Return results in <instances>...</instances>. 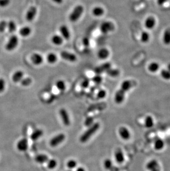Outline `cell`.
<instances>
[{
    "instance_id": "49",
    "label": "cell",
    "mask_w": 170,
    "mask_h": 171,
    "mask_svg": "<svg viewBox=\"0 0 170 171\" xmlns=\"http://www.w3.org/2000/svg\"><path fill=\"white\" fill-rule=\"evenodd\" d=\"M76 171H85V168H83V167H78L77 169H76Z\"/></svg>"
},
{
    "instance_id": "15",
    "label": "cell",
    "mask_w": 170,
    "mask_h": 171,
    "mask_svg": "<svg viewBox=\"0 0 170 171\" xmlns=\"http://www.w3.org/2000/svg\"><path fill=\"white\" fill-rule=\"evenodd\" d=\"M60 33L63 39L69 40L70 37V33L68 27L66 25H62L59 28Z\"/></svg>"
},
{
    "instance_id": "8",
    "label": "cell",
    "mask_w": 170,
    "mask_h": 171,
    "mask_svg": "<svg viewBox=\"0 0 170 171\" xmlns=\"http://www.w3.org/2000/svg\"><path fill=\"white\" fill-rule=\"evenodd\" d=\"M60 56L63 59L69 61L72 63H73L77 60V57L74 54L68 51H62L60 53Z\"/></svg>"
},
{
    "instance_id": "19",
    "label": "cell",
    "mask_w": 170,
    "mask_h": 171,
    "mask_svg": "<svg viewBox=\"0 0 170 171\" xmlns=\"http://www.w3.org/2000/svg\"><path fill=\"white\" fill-rule=\"evenodd\" d=\"M159 167V164L156 160L153 159L149 161L146 164V169L148 171H151Z\"/></svg>"
},
{
    "instance_id": "27",
    "label": "cell",
    "mask_w": 170,
    "mask_h": 171,
    "mask_svg": "<svg viewBox=\"0 0 170 171\" xmlns=\"http://www.w3.org/2000/svg\"><path fill=\"white\" fill-rule=\"evenodd\" d=\"M43 135V131L42 130L38 129L35 130L30 135V138L33 141H36Z\"/></svg>"
},
{
    "instance_id": "26",
    "label": "cell",
    "mask_w": 170,
    "mask_h": 171,
    "mask_svg": "<svg viewBox=\"0 0 170 171\" xmlns=\"http://www.w3.org/2000/svg\"><path fill=\"white\" fill-rule=\"evenodd\" d=\"M92 13L96 17H100L104 15L105 10L100 6H96L93 9Z\"/></svg>"
},
{
    "instance_id": "3",
    "label": "cell",
    "mask_w": 170,
    "mask_h": 171,
    "mask_svg": "<svg viewBox=\"0 0 170 171\" xmlns=\"http://www.w3.org/2000/svg\"><path fill=\"white\" fill-rule=\"evenodd\" d=\"M19 40L18 37L16 35H12L5 45V49L7 51H11L15 50L18 46Z\"/></svg>"
},
{
    "instance_id": "42",
    "label": "cell",
    "mask_w": 170,
    "mask_h": 171,
    "mask_svg": "<svg viewBox=\"0 0 170 171\" xmlns=\"http://www.w3.org/2000/svg\"><path fill=\"white\" fill-rule=\"evenodd\" d=\"M107 95V93L105 90H99L98 93H97V98L99 99H104Z\"/></svg>"
},
{
    "instance_id": "43",
    "label": "cell",
    "mask_w": 170,
    "mask_h": 171,
    "mask_svg": "<svg viewBox=\"0 0 170 171\" xmlns=\"http://www.w3.org/2000/svg\"><path fill=\"white\" fill-rule=\"evenodd\" d=\"M92 81L96 84H99L102 82V78L100 75H96L92 78Z\"/></svg>"
},
{
    "instance_id": "12",
    "label": "cell",
    "mask_w": 170,
    "mask_h": 171,
    "mask_svg": "<svg viewBox=\"0 0 170 171\" xmlns=\"http://www.w3.org/2000/svg\"><path fill=\"white\" fill-rule=\"evenodd\" d=\"M114 158L116 162L119 164H122L124 162V154L120 148H118L114 152Z\"/></svg>"
},
{
    "instance_id": "5",
    "label": "cell",
    "mask_w": 170,
    "mask_h": 171,
    "mask_svg": "<svg viewBox=\"0 0 170 171\" xmlns=\"http://www.w3.org/2000/svg\"><path fill=\"white\" fill-rule=\"evenodd\" d=\"M114 25L110 21H106L103 22L100 26L101 32L103 34H107L109 32H112L114 30Z\"/></svg>"
},
{
    "instance_id": "18",
    "label": "cell",
    "mask_w": 170,
    "mask_h": 171,
    "mask_svg": "<svg viewBox=\"0 0 170 171\" xmlns=\"http://www.w3.org/2000/svg\"><path fill=\"white\" fill-rule=\"evenodd\" d=\"M125 94L121 92L119 90H117L114 95V102L117 104H120L123 103L125 99Z\"/></svg>"
},
{
    "instance_id": "7",
    "label": "cell",
    "mask_w": 170,
    "mask_h": 171,
    "mask_svg": "<svg viewBox=\"0 0 170 171\" xmlns=\"http://www.w3.org/2000/svg\"><path fill=\"white\" fill-rule=\"evenodd\" d=\"M118 134L120 138L127 141L131 137V134L129 130L125 126H121L118 129Z\"/></svg>"
},
{
    "instance_id": "31",
    "label": "cell",
    "mask_w": 170,
    "mask_h": 171,
    "mask_svg": "<svg viewBox=\"0 0 170 171\" xmlns=\"http://www.w3.org/2000/svg\"><path fill=\"white\" fill-rule=\"evenodd\" d=\"M46 59L49 63L54 64L58 60V57L55 54H54L53 53H50L47 55Z\"/></svg>"
},
{
    "instance_id": "36",
    "label": "cell",
    "mask_w": 170,
    "mask_h": 171,
    "mask_svg": "<svg viewBox=\"0 0 170 171\" xmlns=\"http://www.w3.org/2000/svg\"><path fill=\"white\" fill-rule=\"evenodd\" d=\"M20 82L22 85L23 86H28L32 84V80L30 77H25V78H23Z\"/></svg>"
},
{
    "instance_id": "37",
    "label": "cell",
    "mask_w": 170,
    "mask_h": 171,
    "mask_svg": "<svg viewBox=\"0 0 170 171\" xmlns=\"http://www.w3.org/2000/svg\"><path fill=\"white\" fill-rule=\"evenodd\" d=\"M56 166H57V162L54 159H52V160H49L48 163H47L48 168L50 170L54 169L56 167Z\"/></svg>"
},
{
    "instance_id": "32",
    "label": "cell",
    "mask_w": 170,
    "mask_h": 171,
    "mask_svg": "<svg viewBox=\"0 0 170 171\" xmlns=\"http://www.w3.org/2000/svg\"><path fill=\"white\" fill-rule=\"evenodd\" d=\"M150 38L149 33L146 31H144L140 35V41L144 43H148L150 40Z\"/></svg>"
},
{
    "instance_id": "22",
    "label": "cell",
    "mask_w": 170,
    "mask_h": 171,
    "mask_svg": "<svg viewBox=\"0 0 170 171\" xmlns=\"http://www.w3.org/2000/svg\"><path fill=\"white\" fill-rule=\"evenodd\" d=\"M162 41L165 45H170V28H167L165 30L162 36Z\"/></svg>"
},
{
    "instance_id": "16",
    "label": "cell",
    "mask_w": 170,
    "mask_h": 171,
    "mask_svg": "<svg viewBox=\"0 0 170 171\" xmlns=\"http://www.w3.org/2000/svg\"><path fill=\"white\" fill-rule=\"evenodd\" d=\"M32 63L36 65H39L43 63V58L42 55L38 53H34L31 56Z\"/></svg>"
},
{
    "instance_id": "25",
    "label": "cell",
    "mask_w": 170,
    "mask_h": 171,
    "mask_svg": "<svg viewBox=\"0 0 170 171\" xmlns=\"http://www.w3.org/2000/svg\"><path fill=\"white\" fill-rule=\"evenodd\" d=\"M19 34L23 37H27L32 33V29L29 27L26 26L21 28L19 30Z\"/></svg>"
},
{
    "instance_id": "45",
    "label": "cell",
    "mask_w": 170,
    "mask_h": 171,
    "mask_svg": "<svg viewBox=\"0 0 170 171\" xmlns=\"http://www.w3.org/2000/svg\"><path fill=\"white\" fill-rule=\"evenodd\" d=\"M89 84H90V81L89 79H86L83 81V82L81 84V86L83 88H87L89 86Z\"/></svg>"
},
{
    "instance_id": "33",
    "label": "cell",
    "mask_w": 170,
    "mask_h": 171,
    "mask_svg": "<svg viewBox=\"0 0 170 171\" xmlns=\"http://www.w3.org/2000/svg\"><path fill=\"white\" fill-rule=\"evenodd\" d=\"M106 73L109 76H110L112 77H116L119 76L120 74L119 70L116 69H109L106 71Z\"/></svg>"
},
{
    "instance_id": "39",
    "label": "cell",
    "mask_w": 170,
    "mask_h": 171,
    "mask_svg": "<svg viewBox=\"0 0 170 171\" xmlns=\"http://www.w3.org/2000/svg\"><path fill=\"white\" fill-rule=\"evenodd\" d=\"M77 164V162L75 160H69L67 162V167L69 169H71H71H73L75 167H76Z\"/></svg>"
},
{
    "instance_id": "23",
    "label": "cell",
    "mask_w": 170,
    "mask_h": 171,
    "mask_svg": "<svg viewBox=\"0 0 170 171\" xmlns=\"http://www.w3.org/2000/svg\"><path fill=\"white\" fill-rule=\"evenodd\" d=\"M109 54H110L109 51L107 48L101 49L100 50H99L98 54H97L99 58L101 59H102V60L106 59L109 57Z\"/></svg>"
},
{
    "instance_id": "13",
    "label": "cell",
    "mask_w": 170,
    "mask_h": 171,
    "mask_svg": "<svg viewBox=\"0 0 170 171\" xmlns=\"http://www.w3.org/2000/svg\"><path fill=\"white\" fill-rule=\"evenodd\" d=\"M111 68V64L110 63H105L103 64H101L99 67H97L95 68V72L97 74H101L103 72H106L108 70Z\"/></svg>"
},
{
    "instance_id": "28",
    "label": "cell",
    "mask_w": 170,
    "mask_h": 171,
    "mask_svg": "<svg viewBox=\"0 0 170 171\" xmlns=\"http://www.w3.org/2000/svg\"><path fill=\"white\" fill-rule=\"evenodd\" d=\"M36 162L39 163H44L48 161V157L44 154L37 155L35 158Z\"/></svg>"
},
{
    "instance_id": "52",
    "label": "cell",
    "mask_w": 170,
    "mask_h": 171,
    "mask_svg": "<svg viewBox=\"0 0 170 171\" xmlns=\"http://www.w3.org/2000/svg\"><path fill=\"white\" fill-rule=\"evenodd\" d=\"M71 171V170H69V171Z\"/></svg>"
},
{
    "instance_id": "44",
    "label": "cell",
    "mask_w": 170,
    "mask_h": 171,
    "mask_svg": "<svg viewBox=\"0 0 170 171\" xmlns=\"http://www.w3.org/2000/svg\"><path fill=\"white\" fill-rule=\"evenodd\" d=\"M9 0H0V7H5L9 4Z\"/></svg>"
},
{
    "instance_id": "2",
    "label": "cell",
    "mask_w": 170,
    "mask_h": 171,
    "mask_svg": "<svg viewBox=\"0 0 170 171\" xmlns=\"http://www.w3.org/2000/svg\"><path fill=\"white\" fill-rule=\"evenodd\" d=\"M84 11L83 7L81 5L76 6L72 10L70 14L69 15V20L72 22H75L78 21L81 17Z\"/></svg>"
},
{
    "instance_id": "51",
    "label": "cell",
    "mask_w": 170,
    "mask_h": 171,
    "mask_svg": "<svg viewBox=\"0 0 170 171\" xmlns=\"http://www.w3.org/2000/svg\"><path fill=\"white\" fill-rule=\"evenodd\" d=\"M167 70L170 71V64L168 65V68H167Z\"/></svg>"
},
{
    "instance_id": "38",
    "label": "cell",
    "mask_w": 170,
    "mask_h": 171,
    "mask_svg": "<svg viewBox=\"0 0 170 171\" xmlns=\"http://www.w3.org/2000/svg\"><path fill=\"white\" fill-rule=\"evenodd\" d=\"M112 165H113L112 161L109 158L105 160V161H104L103 166H104V167L106 170H110L112 168Z\"/></svg>"
},
{
    "instance_id": "50",
    "label": "cell",
    "mask_w": 170,
    "mask_h": 171,
    "mask_svg": "<svg viewBox=\"0 0 170 171\" xmlns=\"http://www.w3.org/2000/svg\"><path fill=\"white\" fill-rule=\"evenodd\" d=\"M151 171H161V169H160V167L159 166V167H157L156 168H155V169H154V170H153Z\"/></svg>"
},
{
    "instance_id": "47",
    "label": "cell",
    "mask_w": 170,
    "mask_h": 171,
    "mask_svg": "<svg viewBox=\"0 0 170 171\" xmlns=\"http://www.w3.org/2000/svg\"><path fill=\"white\" fill-rule=\"evenodd\" d=\"M83 44H84V45L85 46H88L90 44V42L89 40L87 38H84L83 39Z\"/></svg>"
},
{
    "instance_id": "46",
    "label": "cell",
    "mask_w": 170,
    "mask_h": 171,
    "mask_svg": "<svg viewBox=\"0 0 170 171\" xmlns=\"http://www.w3.org/2000/svg\"><path fill=\"white\" fill-rule=\"evenodd\" d=\"M168 0H157V4L159 5V6H163L167 1Z\"/></svg>"
},
{
    "instance_id": "1",
    "label": "cell",
    "mask_w": 170,
    "mask_h": 171,
    "mask_svg": "<svg viewBox=\"0 0 170 171\" xmlns=\"http://www.w3.org/2000/svg\"><path fill=\"white\" fill-rule=\"evenodd\" d=\"M100 127L99 124L97 122L94 124L92 126H91L90 128H88L81 136L80 141L82 143L86 142L91 136L96 133V132L99 130Z\"/></svg>"
},
{
    "instance_id": "4",
    "label": "cell",
    "mask_w": 170,
    "mask_h": 171,
    "mask_svg": "<svg viewBox=\"0 0 170 171\" xmlns=\"http://www.w3.org/2000/svg\"><path fill=\"white\" fill-rule=\"evenodd\" d=\"M136 85V82L134 80H125L122 83L120 88L119 90L125 94L128 91L130 90Z\"/></svg>"
},
{
    "instance_id": "35",
    "label": "cell",
    "mask_w": 170,
    "mask_h": 171,
    "mask_svg": "<svg viewBox=\"0 0 170 171\" xmlns=\"http://www.w3.org/2000/svg\"><path fill=\"white\" fill-rule=\"evenodd\" d=\"M161 76L166 80H170V71L167 69H162L161 71Z\"/></svg>"
},
{
    "instance_id": "40",
    "label": "cell",
    "mask_w": 170,
    "mask_h": 171,
    "mask_svg": "<svg viewBox=\"0 0 170 171\" xmlns=\"http://www.w3.org/2000/svg\"><path fill=\"white\" fill-rule=\"evenodd\" d=\"M7 27V22L6 21L0 22V33H3Z\"/></svg>"
},
{
    "instance_id": "24",
    "label": "cell",
    "mask_w": 170,
    "mask_h": 171,
    "mask_svg": "<svg viewBox=\"0 0 170 171\" xmlns=\"http://www.w3.org/2000/svg\"><path fill=\"white\" fill-rule=\"evenodd\" d=\"M51 41H52V42L55 45H60L63 44L64 39L61 35H59L58 34H55L52 36V37L51 38Z\"/></svg>"
},
{
    "instance_id": "11",
    "label": "cell",
    "mask_w": 170,
    "mask_h": 171,
    "mask_svg": "<svg viewBox=\"0 0 170 171\" xmlns=\"http://www.w3.org/2000/svg\"><path fill=\"white\" fill-rule=\"evenodd\" d=\"M17 148L21 152L26 151L28 148V142L26 138L20 140L17 143Z\"/></svg>"
},
{
    "instance_id": "17",
    "label": "cell",
    "mask_w": 170,
    "mask_h": 171,
    "mask_svg": "<svg viewBox=\"0 0 170 171\" xmlns=\"http://www.w3.org/2000/svg\"><path fill=\"white\" fill-rule=\"evenodd\" d=\"M23 76L24 73L22 70H17L13 74L12 76V80L14 83H17L22 80V79L23 78Z\"/></svg>"
},
{
    "instance_id": "21",
    "label": "cell",
    "mask_w": 170,
    "mask_h": 171,
    "mask_svg": "<svg viewBox=\"0 0 170 171\" xmlns=\"http://www.w3.org/2000/svg\"><path fill=\"white\" fill-rule=\"evenodd\" d=\"M154 125V120L152 116L147 115L144 120V126L146 128H151Z\"/></svg>"
},
{
    "instance_id": "6",
    "label": "cell",
    "mask_w": 170,
    "mask_h": 171,
    "mask_svg": "<svg viewBox=\"0 0 170 171\" xmlns=\"http://www.w3.org/2000/svg\"><path fill=\"white\" fill-rule=\"evenodd\" d=\"M65 135L64 134H59L53 137L50 141V145L55 147L62 144L65 139Z\"/></svg>"
},
{
    "instance_id": "10",
    "label": "cell",
    "mask_w": 170,
    "mask_h": 171,
    "mask_svg": "<svg viewBox=\"0 0 170 171\" xmlns=\"http://www.w3.org/2000/svg\"><path fill=\"white\" fill-rule=\"evenodd\" d=\"M37 13V9L36 7H30L27 11L26 14V19L27 21L31 22L35 18Z\"/></svg>"
},
{
    "instance_id": "9",
    "label": "cell",
    "mask_w": 170,
    "mask_h": 171,
    "mask_svg": "<svg viewBox=\"0 0 170 171\" xmlns=\"http://www.w3.org/2000/svg\"><path fill=\"white\" fill-rule=\"evenodd\" d=\"M59 114L63 122V124L65 126H69L70 125V120L67 111H66L65 109H61L59 111Z\"/></svg>"
},
{
    "instance_id": "29",
    "label": "cell",
    "mask_w": 170,
    "mask_h": 171,
    "mask_svg": "<svg viewBox=\"0 0 170 171\" xmlns=\"http://www.w3.org/2000/svg\"><path fill=\"white\" fill-rule=\"evenodd\" d=\"M160 68L159 64L156 62H152L148 66V70L151 73H156Z\"/></svg>"
},
{
    "instance_id": "34",
    "label": "cell",
    "mask_w": 170,
    "mask_h": 171,
    "mask_svg": "<svg viewBox=\"0 0 170 171\" xmlns=\"http://www.w3.org/2000/svg\"><path fill=\"white\" fill-rule=\"evenodd\" d=\"M56 87L60 91H64L66 89V85L65 82L62 80H59L56 83Z\"/></svg>"
},
{
    "instance_id": "30",
    "label": "cell",
    "mask_w": 170,
    "mask_h": 171,
    "mask_svg": "<svg viewBox=\"0 0 170 171\" xmlns=\"http://www.w3.org/2000/svg\"><path fill=\"white\" fill-rule=\"evenodd\" d=\"M7 28L8 29V31L9 33H13L16 31V28H17V26L14 21L11 20L9 21V22H7Z\"/></svg>"
},
{
    "instance_id": "20",
    "label": "cell",
    "mask_w": 170,
    "mask_h": 171,
    "mask_svg": "<svg viewBox=\"0 0 170 171\" xmlns=\"http://www.w3.org/2000/svg\"><path fill=\"white\" fill-rule=\"evenodd\" d=\"M165 142L161 138L156 139L153 143V148L156 151L162 150L165 147Z\"/></svg>"
},
{
    "instance_id": "48",
    "label": "cell",
    "mask_w": 170,
    "mask_h": 171,
    "mask_svg": "<svg viewBox=\"0 0 170 171\" xmlns=\"http://www.w3.org/2000/svg\"><path fill=\"white\" fill-rule=\"evenodd\" d=\"M52 1L57 4H61L63 2V0H52Z\"/></svg>"
},
{
    "instance_id": "41",
    "label": "cell",
    "mask_w": 170,
    "mask_h": 171,
    "mask_svg": "<svg viewBox=\"0 0 170 171\" xmlns=\"http://www.w3.org/2000/svg\"><path fill=\"white\" fill-rule=\"evenodd\" d=\"M5 87H6L5 80L3 78H0V93H2L5 90Z\"/></svg>"
},
{
    "instance_id": "14",
    "label": "cell",
    "mask_w": 170,
    "mask_h": 171,
    "mask_svg": "<svg viewBox=\"0 0 170 171\" xmlns=\"http://www.w3.org/2000/svg\"><path fill=\"white\" fill-rule=\"evenodd\" d=\"M156 19L153 16H149L148 17L144 22L145 27L148 29H152L156 25Z\"/></svg>"
}]
</instances>
